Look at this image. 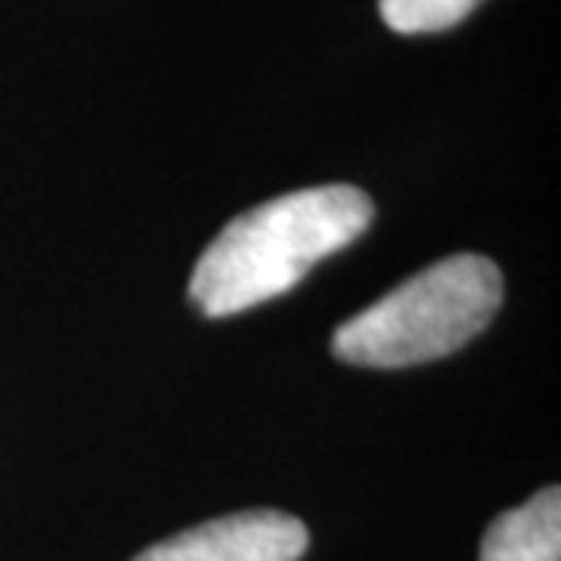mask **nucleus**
Instances as JSON below:
<instances>
[{
  "mask_svg": "<svg viewBox=\"0 0 561 561\" xmlns=\"http://www.w3.org/2000/svg\"><path fill=\"white\" fill-rule=\"evenodd\" d=\"M373 216V197L346 183L255 205L201 252L190 274V299L205 318H230L285 296L321 260L362 238Z\"/></svg>",
  "mask_w": 561,
  "mask_h": 561,
  "instance_id": "obj_1",
  "label": "nucleus"
},
{
  "mask_svg": "<svg viewBox=\"0 0 561 561\" xmlns=\"http://www.w3.org/2000/svg\"><path fill=\"white\" fill-rule=\"evenodd\" d=\"M478 4L481 0H379V15L394 33H442Z\"/></svg>",
  "mask_w": 561,
  "mask_h": 561,
  "instance_id": "obj_5",
  "label": "nucleus"
},
{
  "mask_svg": "<svg viewBox=\"0 0 561 561\" xmlns=\"http://www.w3.org/2000/svg\"><path fill=\"white\" fill-rule=\"evenodd\" d=\"M478 561H561V492L551 485L500 514L485 529Z\"/></svg>",
  "mask_w": 561,
  "mask_h": 561,
  "instance_id": "obj_4",
  "label": "nucleus"
},
{
  "mask_svg": "<svg viewBox=\"0 0 561 561\" xmlns=\"http://www.w3.org/2000/svg\"><path fill=\"white\" fill-rule=\"evenodd\" d=\"M310 543L307 525L285 511H241L175 533L131 561H299Z\"/></svg>",
  "mask_w": 561,
  "mask_h": 561,
  "instance_id": "obj_3",
  "label": "nucleus"
},
{
  "mask_svg": "<svg viewBox=\"0 0 561 561\" xmlns=\"http://www.w3.org/2000/svg\"><path fill=\"white\" fill-rule=\"evenodd\" d=\"M503 302V277L485 255H448L343 321L332 354L362 368H409L467 346Z\"/></svg>",
  "mask_w": 561,
  "mask_h": 561,
  "instance_id": "obj_2",
  "label": "nucleus"
}]
</instances>
